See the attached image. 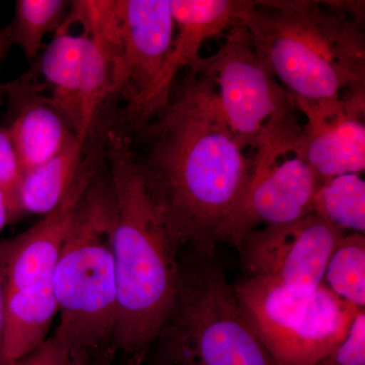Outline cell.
I'll list each match as a JSON object with an SVG mask.
<instances>
[{"mask_svg":"<svg viewBox=\"0 0 365 365\" xmlns=\"http://www.w3.org/2000/svg\"><path fill=\"white\" fill-rule=\"evenodd\" d=\"M135 130L143 143L137 165L182 244L212 254L248 189L253 157L189 72L179 95Z\"/></svg>","mask_w":365,"mask_h":365,"instance_id":"cell-1","label":"cell"},{"mask_svg":"<svg viewBox=\"0 0 365 365\" xmlns=\"http://www.w3.org/2000/svg\"><path fill=\"white\" fill-rule=\"evenodd\" d=\"M116 199L117 325L113 350L141 364L169 321L178 292L181 240L134 158L131 139L113 135L108 153Z\"/></svg>","mask_w":365,"mask_h":365,"instance_id":"cell-2","label":"cell"},{"mask_svg":"<svg viewBox=\"0 0 365 365\" xmlns=\"http://www.w3.org/2000/svg\"><path fill=\"white\" fill-rule=\"evenodd\" d=\"M240 23L297 108L365 93L364 2L249 0Z\"/></svg>","mask_w":365,"mask_h":365,"instance_id":"cell-3","label":"cell"},{"mask_svg":"<svg viewBox=\"0 0 365 365\" xmlns=\"http://www.w3.org/2000/svg\"><path fill=\"white\" fill-rule=\"evenodd\" d=\"M116 199L98 174L81 199L52 273L60 323L54 337L83 365L113 349L117 325Z\"/></svg>","mask_w":365,"mask_h":365,"instance_id":"cell-4","label":"cell"},{"mask_svg":"<svg viewBox=\"0 0 365 365\" xmlns=\"http://www.w3.org/2000/svg\"><path fill=\"white\" fill-rule=\"evenodd\" d=\"M205 258L182 272L160 334L167 365H283L242 311L220 266Z\"/></svg>","mask_w":365,"mask_h":365,"instance_id":"cell-5","label":"cell"},{"mask_svg":"<svg viewBox=\"0 0 365 365\" xmlns=\"http://www.w3.org/2000/svg\"><path fill=\"white\" fill-rule=\"evenodd\" d=\"M189 73L203 86L245 150H256L271 139L302 128L294 98L274 76L240 21L227 31L217 52L201 57Z\"/></svg>","mask_w":365,"mask_h":365,"instance_id":"cell-6","label":"cell"},{"mask_svg":"<svg viewBox=\"0 0 365 365\" xmlns=\"http://www.w3.org/2000/svg\"><path fill=\"white\" fill-rule=\"evenodd\" d=\"M232 287L250 323L283 365H316L341 344L364 311L324 283L306 297L292 294L275 281L251 276Z\"/></svg>","mask_w":365,"mask_h":365,"instance_id":"cell-7","label":"cell"},{"mask_svg":"<svg viewBox=\"0 0 365 365\" xmlns=\"http://www.w3.org/2000/svg\"><path fill=\"white\" fill-rule=\"evenodd\" d=\"M111 64L115 93L138 102L160 73L176 32L170 0H81L76 16Z\"/></svg>","mask_w":365,"mask_h":365,"instance_id":"cell-8","label":"cell"},{"mask_svg":"<svg viewBox=\"0 0 365 365\" xmlns=\"http://www.w3.org/2000/svg\"><path fill=\"white\" fill-rule=\"evenodd\" d=\"M299 132L271 139L254 150L248 189L216 242L239 250L259 225H284L314 213V195L324 179L295 151Z\"/></svg>","mask_w":365,"mask_h":365,"instance_id":"cell-9","label":"cell"},{"mask_svg":"<svg viewBox=\"0 0 365 365\" xmlns=\"http://www.w3.org/2000/svg\"><path fill=\"white\" fill-rule=\"evenodd\" d=\"M346 234L311 213L297 222L253 230L237 251L249 276L275 281L306 297L323 283L328 262Z\"/></svg>","mask_w":365,"mask_h":365,"instance_id":"cell-10","label":"cell"},{"mask_svg":"<svg viewBox=\"0 0 365 365\" xmlns=\"http://www.w3.org/2000/svg\"><path fill=\"white\" fill-rule=\"evenodd\" d=\"M39 69L51 88L47 100L66 118L76 138L86 144L98 111L115 93L107 55L85 34L57 32L43 52Z\"/></svg>","mask_w":365,"mask_h":365,"instance_id":"cell-11","label":"cell"},{"mask_svg":"<svg viewBox=\"0 0 365 365\" xmlns=\"http://www.w3.org/2000/svg\"><path fill=\"white\" fill-rule=\"evenodd\" d=\"M170 4L176 23L174 41L157 78L138 102L126 108L134 129L169 104L179 72L198 63L204 42L239 23L249 0H170Z\"/></svg>","mask_w":365,"mask_h":365,"instance_id":"cell-12","label":"cell"},{"mask_svg":"<svg viewBox=\"0 0 365 365\" xmlns=\"http://www.w3.org/2000/svg\"><path fill=\"white\" fill-rule=\"evenodd\" d=\"M102 153L101 148L85 153L78 176L56 208L23 234L0 242L6 292L52 277L72 218L100 170Z\"/></svg>","mask_w":365,"mask_h":365,"instance_id":"cell-13","label":"cell"},{"mask_svg":"<svg viewBox=\"0 0 365 365\" xmlns=\"http://www.w3.org/2000/svg\"><path fill=\"white\" fill-rule=\"evenodd\" d=\"M307 123L294 148L323 179L365 170V93L337 104L302 107Z\"/></svg>","mask_w":365,"mask_h":365,"instance_id":"cell-14","label":"cell"},{"mask_svg":"<svg viewBox=\"0 0 365 365\" xmlns=\"http://www.w3.org/2000/svg\"><path fill=\"white\" fill-rule=\"evenodd\" d=\"M4 88L16 110L6 130L25 173L56 155L76 134L47 98L33 96L32 86L18 81Z\"/></svg>","mask_w":365,"mask_h":365,"instance_id":"cell-15","label":"cell"},{"mask_svg":"<svg viewBox=\"0 0 365 365\" xmlns=\"http://www.w3.org/2000/svg\"><path fill=\"white\" fill-rule=\"evenodd\" d=\"M57 313L52 277L6 292L4 365L18 361L43 344Z\"/></svg>","mask_w":365,"mask_h":365,"instance_id":"cell-16","label":"cell"},{"mask_svg":"<svg viewBox=\"0 0 365 365\" xmlns=\"http://www.w3.org/2000/svg\"><path fill=\"white\" fill-rule=\"evenodd\" d=\"M85 144L71 137L49 160L24 173L18 198V218L46 215L57 207L78 176Z\"/></svg>","mask_w":365,"mask_h":365,"instance_id":"cell-17","label":"cell"},{"mask_svg":"<svg viewBox=\"0 0 365 365\" xmlns=\"http://www.w3.org/2000/svg\"><path fill=\"white\" fill-rule=\"evenodd\" d=\"M71 1L66 0H18L14 16L0 30V60L11 46L20 48L26 57L37 56L46 35L56 33L66 20Z\"/></svg>","mask_w":365,"mask_h":365,"instance_id":"cell-18","label":"cell"},{"mask_svg":"<svg viewBox=\"0 0 365 365\" xmlns=\"http://www.w3.org/2000/svg\"><path fill=\"white\" fill-rule=\"evenodd\" d=\"M314 213L343 232L364 234V180L359 174L324 179L314 195Z\"/></svg>","mask_w":365,"mask_h":365,"instance_id":"cell-19","label":"cell"},{"mask_svg":"<svg viewBox=\"0 0 365 365\" xmlns=\"http://www.w3.org/2000/svg\"><path fill=\"white\" fill-rule=\"evenodd\" d=\"M326 287L360 309L365 306V237L346 234L327 265Z\"/></svg>","mask_w":365,"mask_h":365,"instance_id":"cell-20","label":"cell"},{"mask_svg":"<svg viewBox=\"0 0 365 365\" xmlns=\"http://www.w3.org/2000/svg\"><path fill=\"white\" fill-rule=\"evenodd\" d=\"M24 172L7 133L0 128V191L9 206V223L18 220V198Z\"/></svg>","mask_w":365,"mask_h":365,"instance_id":"cell-21","label":"cell"},{"mask_svg":"<svg viewBox=\"0 0 365 365\" xmlns=\"http://www.w3.org/2000/svg\"><path fill=\"white\" fill-rule=\"evenodd\" d=\"M316 365H365V312L357 314L344 340Z\"/></svg>","mask_w":365,"mask_h":365,"instance_id":"cell-22","label":"cell"},{"mask_svg":"<svg viewBox=\"0 0 365 365\" xmlns=\"http://www.w3.org/2000/svg\"><path fill=\"white\" fill-rule=\"evenodd\" d=\"M9 365H83L76 361L56 337L48 338L37 349Z\"/></svg>","mask_w":365,"mask_h":365,"instance_id":"cell-23","label":"cell"},{"mask_svg":"<svg viewBox=\"0 0 365 365\" xmlns=\"http://www.w3.org/2000/svg\"><path fill=\"white\" fill-rule=\"evenodd\" d=\"M6 282L0 270V365H4V322H6Z\"/></svg>","mask_w":365,"mask_h":365,"instance_id":"cell-24","label":"cell"},{"mask_svg":"<svg viewBox=\"0 0 365 365\" xmlns=\"http://www.w3.org/2000/svg\"><path fill=\"white\" fill-rule=\"evenodd\" d=\"M9 223V206H7L6 197H4L2 192L0 191V232H2V230H4Z\"/></svg>","mask_w":365,"mask_h":365,"instance_id":"cell-25","label":"cell"},{"mask_svg":"<svg viewBox=\"0 0 365 365\" xmlns=\"http://www.w3.org/2000/svg\"><path fill=\"white\" fill-rule=\"evenodd\" d=\"M1 93H2V88H0V102H1Z\"/></svg>","mask_w":365,"mask_h":365,"instance_id":"cell-26","label":"cell"},{"mask_svg":"<svg viewBox=\"0 0 365 365\" xmlns=\"http://www.w3.org/2000/svg\"><path fill=\"white\" fill-rule=\"evenodd\" d=\"M158 365H167V364H162V362H160V364H158Z\"/></svg>","mask_w":365,"mask_h":365,"instance_id":"cell-27","label":"cell"}]
</instances>
